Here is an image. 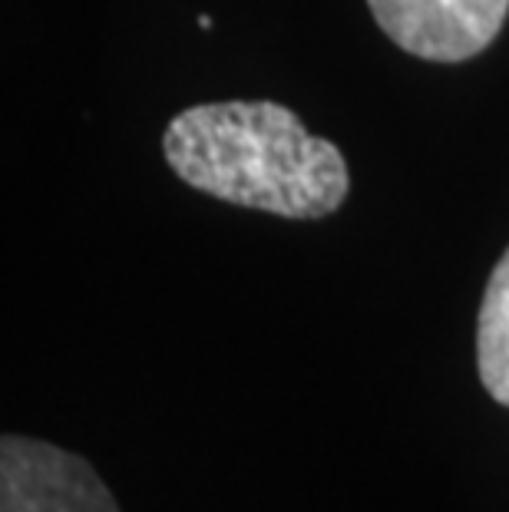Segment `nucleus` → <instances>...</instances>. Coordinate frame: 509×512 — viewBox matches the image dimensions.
I'll use <instances>...</instances> for the list:
<instances>
[{"label": "nucleus", "mask_w": 509, "mask_h": 512, "mask_svg": "<svg viewBox=\"0 0 509 512\" xmlns=\"http://www.w3.org/2000/svg\"><path fill=\"white\" fill-rule=\"evenodd\" d=\"M166 159L192 189L285 219L331 215L351 185L338 146L268 100L179 113L166 129Z\"/></svg>", "instance_id": "1"}, {"label": "nucleus", "mask_w": 509, "mask_h": 512, "mask_svg": "<svg viewBox=\"0 0 509 512\" xmlns=\"http://www.w3.org/2000/svg\"><path fill=\"white\" fill-rule=\"evenodd\" d=\"M0 512H119L93 466L27 437L0 443Z\"/></svg>", "instance_id": "2"}, {"label": "nucleus", "mask_w": 509, "mask_h": 512, "mask_svg": "<svg viewBox=\"0 0 509 512\" xmlns=\"http://www.w3.org/2000/svg\"><path fill=\"white\" fill-rule=\"evenodd\" d=\"M400 50L437 63L476 57L500 34L509 0H367Z\"/></svg>", "instance_id": "3"}, {"label": "nucleus", "mask_w": 509, "mask_h": 512, "mask_svg": "<svg viewBox=\"0 0 509 512\" xmlns=\"http://www.w3.org/2000/svg\"><path fill=\"white\" fill-rule=\"evenodd\" d=\"M480 380L496 403L509 407V248L493 268L483 294L480 331H476Z\"/></svg>", "instance_id": "4"}]
</instances>
